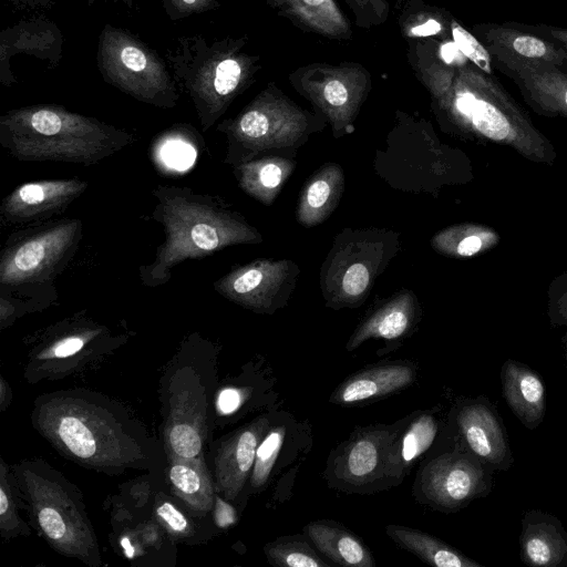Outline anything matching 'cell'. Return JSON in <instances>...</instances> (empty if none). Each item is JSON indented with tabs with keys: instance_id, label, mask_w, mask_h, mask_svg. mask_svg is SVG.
Returning <instances> with one entry per match:
<instances>
[{
	"instance_id": "cell-1",
	"label": "cell",
	"mask_w": 567,
	"mask_h": 567,
	"mask_svg": "<svg viewBox=\"0 0 567 567\" xmlns=\"http://www.w3.org/2000/svg\"><path fill=\"white\" fill-rule=\"evenodd\" d=\"M431 99L437 118L461 135L509 147L538 164H553L557 157L551 142L498 79L470 61L458 64Z\"/></svg>"
},
{
	"instance_id": "cell-2",
	"label": "cell",
	"mask_w": 567,
	"mask_h": 567,
	"mask_svg": "<svg viewBox=\"0 0 567 567\" xmlns=\"http://www.w3.org/2000/svg\"><path fill=\"white\" fill-rule=\"evenodd\" d=\"M153 195L158 200L153 216L163 225L165 240L154 261L141 268V278L150 287L168 281L172 268L184 260L262 241L244 216L212 196L174 186H157Z\"/></svg>"
},
{
	"instance_id": "cell-3",
	"label": "cell",
	"mask_w": 567,
	"mask_h": 567,
	"mask_svg": "<svg viewBox=\"0 0 567 567\" xmlns=\"http://www.w3.org/2000/svg\"><path fill=\"white\" fill-rule=\"evenodd\" d=\"M130 132L62 105L37 104L0 116V144L22 162L90 166L134 142Z\"/></svg>"
},
{
	"instance_id": "cell-4",
	"label": "cell",
	"mask_w": 567,
	"mask_h": 567,
	"mask_svg": "<svg viewBox=\"0 0 567 567\" xmlns=\"http://www.w3.org/2000/svg\"><path fill=\"white\" fill-rule=\"evenodd\" d=\"M248 37L208 42L202 34L181 35L165 53L176 84L192 101L207 131L244 93L261 70V56L245 51Z\"/></svg>"
},
{
	"instance_id": "cell-5",
	"label": "cell",
	"mask_w": 567,
	"mask_h": 567,
	"mask_svg": "<svg viewBox=\"0 0 567 567\" xmlns=\"http://www.w3.org/2000/svg\"><path fill=\"white\" fill-rule=\"evenodd\" d=\"M40 432L64 455L97 470H121L144 458L142 447L109 410L83 398L53 396L37 410Z\"/></svg>"
},
{
	"instance_id": "cell-6",
	"label": "cell",
	"mask_w": 567,
	"mask_h": 567,
	"mask_svg": "<svg viewBox=\"0 0 567 567\" xmlns=\"http://www.w3.org/2000/svg\"><path fill=\"white\" fill-rule=\"evenodd\" d=\"M327 122L319 112L302 109L269 82L235 117L223 121L217 130L227 136L226 161L237 166L270 150L297 148Z\"/></svg>"
},
{
	"instance_id": "cell-7",
	"label": "cell",
	"mask_w": 567,
	"mask_h": 567,
	"mask_svg": "<svg viewBox=\"0 0 567 567\" xmlns=\"http://www.w3.org/2000/svg\"><path fill=\"white\" fill-rule=\"evenodd\" d=\"M96 65L104 82L131 97L162 109L176 106L177 84L156 50L126 29L102 28Z\"/></svg>"
},
{
	"instance_id": "cell-8",
	"label": "cell",
	"mask_w": 567,
	"mask_h": 567,
	"mask_svg": "<svg viewBox=\"0 0 567 567\" xmlns=\"http://www.w3.org/2000/svg\"><path fill=\"white\" fill-rule=\"evenodd\" d=\"M19 480L37 526L61 554L90 565L100 563L95 535L80 498L53 472L32 464L19 468Z\"/></svg>"
},
{
	"instance_id": "cell-9",
	"label": "cell",
	"mask_w": 567,
	"mask_h": 567,
	"mask_svg": "<svg viewBox=\"0 0 567 567\" xmlns=\"http://www.w3.org/2000/svg\"><path fill=\"white\" fill-rule=\"evenodd\" d=\"M288 81L326 117L337 137L351 131L372 87L369 70L352 61L312 62L292 71Z\"/></svg>"
},
{
	"instance_id": "cell-10",
	"label": "cell",
	"mask_w": 567,
	"mask_h": 567,
	"mask_svg": "<svg viewBox=\"0 0 567 567\" xmlns=\"http://www.w3.org/2000/svg\"><path fill=\"white\" fill-rule=\"evenodd\" d=\"M81 233L80 219H66L8 243L0 259V285L16 287L52 279L74 255Z\"/></svg>"
},
{
	"instance_id": "cell-11",
	"label": "cell",
	"mask_w": 567,
	"mask_h": 567,
	"mask_svg": "<svg viewBox=\"0 0 567 567\" xmlns=\"http://www.w3.org/2000/svg\"><path fill=\"white\" fill-rule=\"evenodd\" d=\"M385 234L350 231L337 237L321 272L327 298L341 306L359 305L368 296L379 271L392 250L386 249Z\"/></svg>"
},
{
	"instance_id": "cell-12",
	"label": "cell",
	"mask_w": 567,
	"mask_h": 567,
	"mask_svg": "<svg viewBox=\"0 0 567 567\" xmlns=\"http://www.w3.org/2000/svg\"><path fill=\"white\" fill-rule=\"evenodd\" d=\"M494 472L473 454L457 449L426 464L421 489L432 504L457 511L491 493Z\"/></svg>"
},
{
	"instance_id": "cell-13",
	"label": "cell",
	"mask_w": 567,
	"mask_h": 567,
	"mask_svg": "<svg viewBox=\"0 0 567 567\" xmlns=\"http://www.w3.org/2000/svg\"><path fill=\"white\" fill-rule=\"evenodd\" d=\"M298 266L287 259H257L230 270L215 284L226 299L255 312L271 313L295 289Z\"/></svg>"
},
{
	"instance_id": "cell-14",
	"label": "cell",
	"mask_w": 567,
	"mask_h": 567,
	"mask_svg": "<svg viewBox=\"0 0 567 567\" xmlns=\"http://www.w3.org/2000/svg\"><path fill=\"white\" fill-rule=\"evenodd\" d=\"M455 425L464 451L494 471H508L514 464L506 426L496 406L485 396L462 402Z\"/></svg>"
},
{
	"instance_id": "cell-15",
	"label": "cell",
	"mask_w": 567,
	"mask_h": 567,
	"mask_svg": "<svg viewBox=\"0 0 567 567\" xmlns=\"http://www.w3.org/2000/svg\"><path fill=\"white\" fill-rule=\"evenodd\" d=\"M492 61L496 70L516 84L535 113L567 120V68L545 61Z\"/></svg>"
},
{
	"instance_id": "cell-16",
	"label": "cell",
	"mask_w": 567,
	"mask_h": 567,
	"mask_svg": "<svg viewBox=\"0 0 567 567\" xmlns=\"http://www.w3.org/2000/svg\"><path fill=\"white\" fill-rule=\"evenodd\" d=\"M64 37L55 22L43 14L21 19L0 32V83L11 86L18 82L11 60L24 54L41 60L54 70L63 58Z\"/></svg>"
},
{
	"instance_id": "cell-17",
	"label": "cell",
	"mask_w": 567,
	"mask_h": 567,
	"mask_svg": "<svg viewBox=\"0 0 567 567\" xmlns=\"http://www.w3.org/2000/svg\"><path fill=\"white\" fill-rule=\"evenodd\" d=\"M87 186L86 181L79 178L29 182L3 198L0 215L9 224L47 220L63 213Z\"/></svg>"
},
{
	"instance_id": "cell-18",
	"label": "cell",
	"mask_w": 567,
	"mask_h": 567,
	"mask_svg": "<svg viewBox=\"0 0 567 567\" xmlns=\"http://www.w3.org/2000/svg\"><path fill=\"white\" fill-rule=\"evenodd\" d=\"M471 31L492 58L545 61L567 68V53L557 42L522 28L519 22L478 23Z\"/></svg>"
},
{
	"instance_id": "cell-19",
	"label": "cell",
	"mask_w": 567,
	"mask_h": 567,
	"mask_svg": "<svg viewBox=\"0 0 567 567\" xmlns=\"http://www.w3.org/2000/svg\"><path fill=\"white\" fill-rule=\"evenodd\" d=\"M519 548L520 560L527 566H567V532L550 513L539 509L524 513Z\"/></svg>"
},
{
	"instance_id": "cell-20",
	"label": "cell",
	"mask_w": 567,
	"mask_h": 567,
	"mask_svg": "<svg viewBox=\"0 0 567 567\" xmlns=\"http://www.w3.org/2000/svg\"><path fill=\"white\" fill-rule=\"evenodd\" d=\"M268 427L259 419L225 442L215 458L216 489L227 499H235L254 466L256 451Z\"/></svg>"
},
{
	"instance_id": "cell-21",
	"label": "cell",
	"mask_w": 567,
	"mask_h": 567,
	"mask_svg": "<svg viewBox=\"0 0 567 567\" xmlns=\"http://www.w3.org/2000/svg\"><path fill=\"white\" fill-rule=\"evenodd\" d=\"M502 395L512 413L528 430L538 427L546 413V389L539 373L507 359L501 368Z\"/></svg>"
},
{
	"instance_id": "cell-22",
	"label": "cell",
	"mask_w": 567,
	"mask_h": 567,
	"mask_svg": "<svg viewBox=\"0 0 567 567\" xmlns=\"http://www.w3.org/2000/svg\"><path fill=\"white\" fill-rule=\"evenodd\" d=\"M296 28L336 41H349L353 31L336 0H264Z\"/></svg>"
},
{
	"instance_id": "cell-23",
	"label": "cell",
	"mask_w": 567,
	"mask_h": 567,
	"mask_svg": "<svg viewBox=\"0 0 567 567\" xmlns=\"http://www.w3.org/2000/svg\"><path fill=\"white\" fill-rule=\"evenodd\" d=\"M343 188V169L334 163L321 166L302 189L296 210L297 220L305 227L324 221L337 208Z\"/></svg>"
},
{
	"instance_id": "cell-24",
	"label": "cell",
	"mask_w": 567,
	"mask_h": 567,
	"mask_svg": "<svg viewBox=\"0 0 567 567\" xmlns=\"http://www.w3.org/2000/svg\"><path fill=\"white\" fill-rule=\"evenodd\" d=\"M416 313V299L409 290L401 291L368 317L350 338L347 349L353 350L371 338L396 339L411 328Z\"/></svg>"
},
{
	"instance_id": "cell-25",
	"label": "cell",
	"mask_w": 567,
	"mask_h": 567,
	"mask_svg": "<svg viewBox=\"0 0 567 567\" xmlns=\"http://www.w3.org/2000/svg\"><path fill=\"white\" fill-rule=\"evenodd\" d=\"M414 378L411 367L404 364L381 365L362 371L348 379L331 401L353 403L398 391L409 385Z\"/></svg>"
},
{
	"instance_id": "cell-26",
	"label": "cell",
	"mask_w": 567,
	"mask_h": 567,
	"mask_svg": "<svg viewBox=\"0 0 567 567\" xmlns=\"http://www.w3.org/2000/svg\"><path fill=\"white\" fill-rule=\"evenodd\" d=\"M168 481L175 495L193 512L205 515L213 507L214 485L200 457L169 454Z\"/></svg>"
},
{
	"instance_id": "cell-27",
	"label": "cell",
	"mask_w": 567,
	"mask_h": 567,
	"mask_svg": "<svg viewBox=\"0 0 567 567\" xmlns=\"http://www.w3.org/2000/svg\"><path fill=\"white\" fill-rule=\"evenodd\" d=\"M296 167V162L281 156L251 159L235 168L240 188L256 200L269 206Z\"/></svg>"
},
{
	"instance_id": "cell-28",
	"label": "cell",
	"mask_w": 567,
	"mask_h": 567,
	"mask_svg": "<svg viewBox=\"0 0 567 567\" xmlns=\"http://www.w3.org/2000/svg\"><path fill=\"white\" fill-rule=\"evenodd\" d=\"M305 532L315 546L332 561L343 566L371 567L368 548L350 532L327 523H311Z\"/></svg>"
},
{
	"instance_id": "cell-29",
	"label": "cell",
	"mask_w": 567,
	"mask_h": 567,
	"mask_svg": "<svg viewBox=\"0 0 567 567\" xmlns=\"http://www.w3.org/2000/svg\"><path fill=\"white\" fill-rule=\"evenodd\" d=\"M498 243L499 234L494 228L474 223L451 225L431 239V246L436 252L453 258H468L487 252Z\"/></svg>"
},
{
	"instance_id": "cell-30",
	"label": "cell",
	"mask_w": 567,
	"mask_h": 567,
	"mask_svg": "<svg viewBox=\"0 0 567 567\" xmlns=\"http://www.w3.org/2000/svg\"><path fill=\"white\" fill-rule=\"evenodd\" d=\"M398 22L408 41L435 38L452 39L454 17L445 9L426 4L423 0L399 1Z\"/></svg>"
},
{
	"instance_id": "cell-31",
	"label": "cell",
	"mask_w": 567,
	"mask_h": 567,
	"mask_svg": "<svg viewBox=\"0 0 567 567\" xmlns=\"http://www.w3.org/2000/svg\"><path fill=\"white\" fill-rule=\"evenodd\" d=\"M388 535L399 545L436 567H483L440 539L408 527L390 525Z\"/></svg>"
},
{
	"instance_id": "cell-32",
	"label": "cell",
	"mask_w": 567,
	"mask_h": 567,
	"mask_svg": "<svg viewBox=\"0 0 567 567\" xmlns=\"http://www.w3.org/2000/svg\"><path fill=\"white\" fill-rule=\"evenodd\" d=\"M197 132L189 124H175L162 132L152 147V158L158 168L183 173L197 158Z\"/></svg>"
},
{
	"instance_id": "cell-33",
	"label": "cell",
	"mask_w": 567,
	"mask_h": 567,
	"mask_svg": "<svg viewBox=\"0 0 567 567\" xmlns=\"http://www.w3.org/2000/svg\"><path fill=\"white\" fill-rule=\"evenodd\" d=\"M385 439L384 433H368L352 441L339 462V476L352 484H361L373 477L382 460Z\"/></svg>"
},
{
	"instance_id": "cell-34",
	"label": "cell",
	"mask_w": 567,
	"mask_h": 567,
	"mask_svg": "<svg viewBox=\"0 0 567 567\" xmlns=\"http://www.w3.org/2000/svg\"><path fill=\"white\" fill-rule=\"evenodd\" d=\"M196 414L186 406L174 408L166 430V441L172 455L199 457L203 446V430Z\"/></svg>"
},
{
	"instance_id": "cell-35",
	"label": "cell",
	"mask_w": 567,
	"mask_h": 567,
	"mask_svg": "<svg viewBox=\"0 0 567 567\" xmlns=\"http://www.w3.org/2000/svg\"><path fill=\"white\" fill-rule=\"evenodd\" d=\"M436 432L437 423L432 415L415 419L395 445V451L389 452V458L394 456L392 463L398 465L409 464L430 447Z\"/></svg>"
},
{
	"instance_id": "cell-36",
	"label": "cell",
	"mask_w": 567,
	"mask_h": 567,
	"mask_svg": "<svg viewBox=\"0 0 567 567\" xmlns=\"http://www.w3.org/2000/svg\"><path fill=\"white\" fill-rule=\"evenodd\" d=\"M265 551L269 561L285 567H322V561L310 546L300 540H277L266 546Z\"/></svg>"
},
{
	"instance_id": "cell-37",
	"label": "cell",
	"mask_w": 567,
	"mask_h": 567,
	"mask_svg": "<svg viewBox=\"0 0 567 567\" xmlns=\"http://www.w3.org/2000/svg\"><path fill=\"white\" fill-rule=\"evenodd\" d=\"M285 434V427L277 426L268 432L259 443L252 466V487H261L268 480L282 446Z\"/></svg>"
},
{
	"instance_id": "cell-38",
	"label": "cell",
	"mask_w": 567,
	"mask_h": 567,
	"mask_svg": "<svg viewBox=\"0 0 567 567\" xmlns=\"http://www.w3.org/2000/svg\"><path fill=\"white\" fill-rule=\"evenodd\" d=\"M452 40L470 62L482 71L494 74L492 56L487 49L455 18L452 22Z\"/></svg>"
},
{
	"instance_id": "cell-39",
	"label": "cell",
	"mask_w": 567,
	"mask_h": 567,
	"mask_svg": "<svg viewBox=\"0 0 567 567\" xmlns=\"http://www.w3.org/2000/svg\"><path fill=\"white\" fill-rule=\"evenodd\" d=\"M351 10L355 25L371 29L382 25L389 18L390 0H342Z\"/></svg>"
},
{
	"instance_id": "cell-40",
	"label": "cell",
	"mask_w": 567,
	"mask_h": 567,
	"mask_svg": "<svg viewBox=\"0 0 567 567\" xmlns=\"http://www.w3.org/2000/svg\"><path fill=\"white\" fill-rule=\"evenodd\" d=\"M547 317L551 327L567 328V271L555 276L548 285Z\"/></svg>"
},
{
	"instance_id": "cell-41",
	"label": "cell",
	"mask_w": 567,
	"mask_h": 567,
	"mask_svg": "<svg viewBox=\"0 0 567 567\" xmlns=\"http://www.w3.org/2000/svg\"><path fill=\"white\" fill-rule=\"evenodd\" d=\"M0 528L2 535L14 536L21 530L22 522L17 514L16 502L13 499L10 482L7 477V470L1 462L0 475Z\"/></svg>"
},
{
	"instance_id": "cell-42",
	"label": "cell",
	"mask_w": 567,
	"mask_h": 567,
	"mask_svg": "<svg viewBox=\"0 0 567 567\" xmlns=\"http://www.w3.org/2000/svg\"><path fill=\"white\" fill-rule=\"evenodd\" d=\"M161 2L166 17L172 21L189 18L217 10L220 7L218 0H157Z\"/></svg>"
},
{
	"instance_id": "cell-43",
	"label": "cell",
	"mask_w": 567,
	"mask_h": 567,
	"mask_svg": "<svg viewBox=\"0 0 567 567\" xmlns=\"http://www.w3.org/2000/svg\"><path fill=\"white\" fill-rule=\"evenodd\" d=\"M156 515L173 535L188 536L190 534L189 520L171 502H162L156 507Z\"/></svg>"
},
{
	"instance_id": "cell-44",
	"label": "cell",
	"mask_w": 567,
	"mask_h": 567,
	"mask_svg": "<svg viewBox=\"0 0 567 567\" xmlns=\"http://www.w3.org/2000/svg\"><path fill=\"white\" fill-rule=\"evenodd\" d=\"M85 344V338L72 336L56 342L44 358H68L79 352Z\"/></svg>"
},
{
	"instance_id": "cell-45",
	"label": "cell",
	"mask_w": 567,
	"mask_h": 567,
	"mask_svg": "<svg viewBox=\"0 0 567 567\" xmlns=\"http://www.w3.org/2000/svg\"><path fill=\"white\" fill-rule=\"evenodd\" d=\"M519 25L528 31L542 34L546 38L557 42L567 53V28L550 25V24H527L519 23Z\"/></svg>"
},
{
	"instance_id": "cell-46",
	"label": "cell",
	"mask_w": 567,
	"mask_h": 567,
	"mask_svg": "<svg viewBox=\"0 0 567 567\" xmlns=\"http://www.w3.org/2000/svg\"><path fill=\"white\" fill-rule=\"evenodd\" d=\"M243 403V393L238 389L227 388L224 389L217 399V409L224 414H231Z\"/></svg>"
},
{
	"instance_id": "cell-47",
	"label": "cell",
	"mask_w": 567,
	"mask_h": 567,
	"mask_svg": "<svg viewBox=\"0 0 567 567\" xmlns=\"http://www.w3.org/2000/svg\"><path fill=\"white\" fill-rule=\"evenodd\" d=\"M215 523L220 528H227L236 522V512L231 505L219 496L215 497Z\"/></svg>"
},
{
	"instance_id": "cell-48",
	"label": "cell",
	"mask_w": 567,
	"mask_h": 567,
	"mask_svg": "<svg viewBox=\"0 0 567 567\" xmlns=\"http://www.w3.org/2000/svg\"><path fill=\"white\" fill-rule=\"evenodd\" d=\"M18 9L37 10L44 9L50 10L54 4V0H6Z\"/></svg>"
},
{
	"instance_id": "cell-49",
	"label": "cell",
	"mask_w": 567,
	"mask_h": 567,
	"mask_svg": "<svg viewBox=\"0 0 567 567\" xmlns=\"http://www.w3.org/2000/svg\"><path fill=\"white\" fill-rule=\"evenodd\" d=\"M9 386L6 384L4 380L1 379V386H0V402H1V410L3 411L8 404L7 400L9 399L7 396V393H9Z\"/></svg>"
},
{
	"instance_id": "cell-50",
	"label": "cell",
	"mask_w": 567,
	"mask_h": 567,
	"mask_svg": "<svg viewBox=\"0 0 567 567\" xmlns=\"http://www.w3.org/2000/svg\"><path fill=\"white\" fill-rule=\"evenodd\" d=\"M96 0H86L87 6H92ZM114 3H122L128 10H132L135 4V0H112Z\"/></svg>"
},
{
	"instance_id": "cell-51",
	"label": "cell",
	"mask_w": 567,
	"mask_h": 567,
	"mask_svg": "<svg viewBox=\"0 0 567 567\" xmlns=\"http://www.w3.org/2000/svg\"><path fill=\"white\" fill-rule=\"evenodd\" d=\"M561 347H563L564 355L567 359V333H565L561 337Z\"/></svg>"
},
{
	"instance_id": "cell-52",
	"label": "cell",
	"mask_w": 567,
	"mask_h": 567,
	"mask_svg": "<svg viewBox=\"0 0 567 567\" xmlns=\"http://www.w3.org/2000/svg\"><path fill=\"white\" fill-rule=\"evenodd\" d=\"M524 1H540V0H524ZM543 1V0H542Z\"/></svg>"
}]
</instances>
